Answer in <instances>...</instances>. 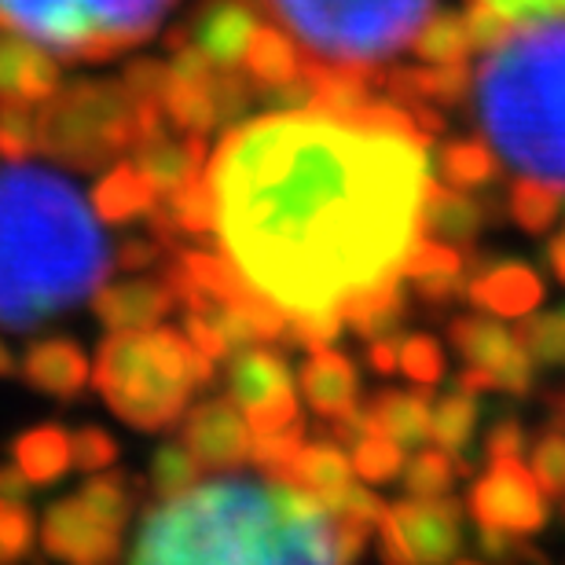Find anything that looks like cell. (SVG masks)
Here are the masks:
<instances>
[{"label": "cell", "mask_w": 565, "mask_h": 565, "mask_svg": "<svg viewBox=\"0 0 565 565\" xmlns=\"http://www.w3.org/2000/svg\"><path fill=\"white\" fill-rule=\"evenodd\" d=\"M206 177L221 250L287 316H342L353 294L404 279L426 239V132L390 99L235 121Z\"/></svg>", "instance_id": "obj_1"}, {"label": "cell", "mask_w": 565, "mask_h": 565, "mask_svg": "<svg viewBox=\"0 0 565 565\" xmlns=\"http://www.w3.org/2000/svg\"><path fill=\"white\" fill-rule=\"evenodd\" d=\"M132 562H342L338 518L294 481L213 478L143 511Z\"/></svg>", "instance_id": "obj_2"}, {"label": "cell", "mask_w": 565, "mask_h": 565, "mask_svg": "<svg viewBox=\"0 0 565 565\" xmlns=\"http://www.w3.org/2000/svg\"><path fill=\"white\" fill-rule=\"evenodd\" d=\"M110 250L93 202L38 166L0 169V323L30 331L93 298Z\"/></svg>", "instance_id": "obj_3"}, {"label": "cell", "mask_w": 565, "mask_h": 565, "mask_svg": "<svg viewBox=\"0 0 565 565\" xmlns=\"http://www.w3.org/2000/svg\"><path fill=\"white\" fill-rule=\"evenodd\" d=\"M484 140L518 173L565 188V11L518 19L473 74Z\"/></svg>", "instance_id": "obj_4"}, {"label": "cell", "mask_w": 565, "mask_h": 565, "mask_svg": "<svg viewBox=\"0 0 565 565\" xmlns=\"http://www.w3.org/2000/svg\"><path fill=\"white\" fill-rule=\"evenodd\" d=\"M217 364L177 327L110 331L96 349L93 382L107 408L132 429L162 434L184 419L191 397L210 386Z\"/></svg>", "instance_id": "obj_5"}, {"label": "cell", "mask_w": 565, "mask_h": 565, "mask_svg": "<svg viewBox=\"0 0 565 565\" xmlns=\"http://www.w3.org/2000/svg\"><path fill=\"white\" fill-rule=\"evenodd\" d=\"M309 60L379 74L415 41L434 0H262Z\"/></svg>", "instance_id": "obj_6"}, {"label": "cell", "mask_w": 565, "mask_h": 565, "mask_svg": "<svg viewBox=\"0 0 565 565\" xmlns=\"http://www.w3.org/2000/svg\"><path fill=\"white\" fill-rule=\"evenodd\" d=\"M38 129L41 154L77 173H96L162 132L166 107L132 99L121 82H74L38 104Z\"/></svg>", "instance_id": "obj_7"}, {"label": "cell", "mask_w": 565, "mask_h": 565, "mask_svg": "<svg viewBox=\"0 0 565 565\" xmlns=\"http://www.w3.org/2000/svg\"><path fill=\"white\" fill-rule=\"evenodd\" d=\"M0 30L41 44L63 63L115 60L85 0H0Z\"/></svg>", "instance_id": "obj_8"}, {"label": "cell", "mask_w": 565, "mask_h": 565, "mask_svg": "<svg viewBox=\"0 0 565 565\" xmlns=\"http://www.w3.org/2000/svg\"><path fill=\"white\" fill-rule=\"evenodd\" d=\"M386 562H448L462 551V511L445 495H412L390 503L379 522Z\"/></svg>", "instance_id": "obj_9"}, {"label": "cell", "mask_w": 565, "mask_h": 565, "mask_svg": "<svg viewBox=\"0 0 565 565\" xmlns=\"http://www.w3.org/2000/svg\"><path fill=\"white\" fill-rule=\"evenodd\" d=\"M467 503L473 522L489 529L533 536L547 525V492L536 484L522 456L489 459V470L473 481Z\"/></svg>", "instance_id": "obj_10"}, {"label": "cell", "mask_w": 565, "mask_h": 565, "mask_svg": "<svg viewBox=\"0 0 565 565\" xmlns=\"http://www.w3.org/2000/svg\"><path fill=\"white\" fill-rule=\"evenodd\" d=\"M180 440L195 456V462L210 473H232L250 462L254 434L250 419L232 397H210L184 412L180 419Z\"/></svg>", "instance_id": "obj_11"}, {"label": "cell", "mask_w": 565, "mask_h": 565, "mask_svg": "<svg viewBox=\"0 0 565 565\" xmlns=\"http://www.w3.org/2000/svg\"><path fill=\"white\" fill-rule=\"evenodd\" d=\"M41 544L52 558L74 565H104L121 555V525L99 518L82 495L52 503L41 522Z\"/></svg>", "instance_id": "obj_12"}, {"label": "cell", "mask_w": 565, "mask_h": 565, "mask_svg": "<svg viewBox=\"0 0 565 565\" xmlns=\"http://www.w3.org/2000/svg\"><path fill=\"white\" fill-rule=\"evenodd\" d=\"M448 342L473 367L492 371L500 390L529 393L533 390V356L518 342L514 331H507L492 316H459L448 327Z\"/></svg>", "instance_id": "obj_13"}, {"label": "cell", "mask_w": 565, "mask_h": 565, "mask_svg": "<svg viewBox=\"0 0 565 565\" xmlns=\"http://www.w3.org/2000/svg\"><path fill=\"white\" fill-rule=\"evenodd\" d=\"M177 290L166 276H132L118 282H99L93 294V312L107 331H143L162 323L177 309Z\"/></svg>", "instance_id": "obj_14"}, {"label": "cell", "mask_w": 565, "mask_h": 565, "mask_svg": "<svg viewBox=\"0 0 565 565\" xmlns=\"http://www.w3.org/2000/svg\"><path fill=\"white\" fill-rule=\"evenodd\" d=\"M228 364H232L228 397L239 404L246 419L298 401V393H294V371L287 367V360H282L276 349L246 345L239 353L228 356Z\"/></svg>", "instance_id": "obj_15"}, {"label": "cell", "mask_w": 565, "mask_h": 565, "mask_svg": "<svg viewBox=\"0 0 565 565\" xmlns=\"http://www.w3.org/2000/svg\"><path fill=\"white\" fill-rule=\"evenodd\" d=\"M129 162L140 169L147 184L154 188V195H169L184 180L199 177L210 162L206 137L202 132H169V126L154 137L140 140L129 151Z\"/></svg>", "instance_id": "obj_16"}, {"label": "cell", "mask_w": 565, "mask_h": 565, "mask_svg": "<svg viewBox=\"0 0 565 565\" xmlns=\"http://www.w3.org/2000/svg\"><path fill=\"white\" fill-rule=\"evenodd\" d=\"M60 88V60L19 33L0 38V104H44Z\"/></svg>", "instance_id": "obj_17"}, {"label": "cell", "mask_w": 565, "mask_h": 565, "mask_svg": "<svg viewBox=\"0 0 565 565\" xmlns=\"http://www.w3.org/2000/svg\"><path fill=\"white\" fill-rule=\"evenodd\" d=\"M257 30V15L246 0H206L188 26V38L206 52L213 66H239Z\"/></svg>", "instance_id": "obj_18"}, {"label": "cell", "mask_w": 565, "mask_h": 565, "mask_svg": "<svg viewBox=\"0 0 565 565\" xmlns=\"http://www.w3.org/2000/svg\"><path fill=\"white\" fill-rule=\"evenodd\" d=\"M22 375L33 390L49 393V397L74 401L93 379V364L74 338H38L22 356Z\"/></svg>", "instance_id": "obj_19"}, {"label": "cell", "mask_w": 565, "mask_h": 565, "mask_svg": "<svg viewBox=\"0 0 565 565\" xmlns=\"http://www.w3.org/2000/svg\"><path fill=\"white\" fill-rule=\"evenodd\" d=\"M301 397L305 404L320 415V419H338L345 415L349 408H356V397H360V379H356V367L353 360L342 356L338 349L331 345H320L312 349L309 360L301 367Z\"/></svg>", "instance_id": "obj_20"}, {"label": "cell", "mask_w": 565, "mask_h": 565, "mask_svg": "<svg viewBox=\"0 0 565 565\" xmlns=\"http://www.w3.org/2000/svg\"><path fill=\"white\" fill-rule=\"evenodd\" d=\"M467 298L492 316H514V320H522V316H529L544 301V282L536 279L533 268L518 262L484 265L467 282Z\"/></svg>", "instance_id": "obj_21"}, {"label": "cell", "mask_w": 565, "mask_h": 565, "mask_svg": "<svg viewBox=\"0 0 565 565\" xmlns=\"http://www.w3.org/2000/svg\"><path fill=\"white\" fill-rule=\"evenodd\" d=\"M282 481H294L298 489L312 492L323 507H331L349 484H353V459L345 456L338 440H305L298 456L290 459Z\"/></svg>", "instance_id": "obj_22"}, {"label": "cell", "mask_w": 565, "mask_h": 565, "mask_svg": "<svg viewBox=\"0 0 565 565\" xmlns=\"http://www.w3.org/2000/svg\"><path fill=\"white\" fill-rule=\"evenodd\" d=\"M484 210L481 202H473L467 191L448 188L445 180L434 184L429 180L426 199H423V228L429 239L451 243V246H470L478 239V232L484 228Z\"/></svg>", "instance_id": "obj_23"}, {"label": "cell", "mask_w": 565, "mask_h": 565, "mask_svg": "<svg viewBox=\"0 0 565 565\" xmlns=\"http://www.w3.org/2000/svg\"><path fill=\"white\" fill-rule=\"evenodd\" d=\"M404 279H412L415 294L429 305H448L459 294H467V279H462V254L451 243L426 239L415 246L412 257L404 262Z\"/></svg>", "instance_id": "obj_24"}, {"label": "cell", "mask_w": 565, "mask_h": 565, "mask_svg": "<svg viewBox=\"0 0 565 565\" xmlns=\"http://www.w3.org/2000/svg\"><path fill=\"white\" fill-rule=\"evenodd\" d=\"M305 49L298 41L290 38L282 26H262L257 22L250 44H246V55H243V66H246V77L257 93H273V88L294 82L305 66Z\"/></svg>", "instance_id": "obj_25"}, {"label": "cell", "mask_w": 565, "mask_h": 565, "mask_svg": "<svg viewBox=\"0 0 565 565\" xmlns=\"http://www.w3.org/2000/svg\"><path fill=\"white\" fill-rule=\"evenodd\" d=\"M93 11V22L110 44V52L137 49L158 30V22L166 19V11L173 8V0H85Z\"/></svg>", "instance_id": "obj_26"}, {"label": "cell", "mask_w": 565, "mask_h": 565, "mask_svg": "<svg viewBox=\"0 0 565 565\" xmlns=\"http://www.w3.org/2000/svg\"><path fill=\"white\" fill-rule=\"evenodd\" d=\"M158 202L154 188L132 162H115L93 188V210L107 224H132L143 221Z\"/></svg>", "instance_id": "obj_27"}, {"label": "cell", "mask_w": 565, "mask_h": 565, "mask_svg": "<svg viewBox=\"0 0 565 565\" xmlns=\"http://www.w3.org/2000/svg\"><path fill=\"white\" fill-rule=\"evenodd\" d=\"M364 408H367L371 434H386L390 440H397L401 448H415V445H423V440H429L434 408H429L426 393L382 390Z\"/></svg>", "instance_id": "obj_28"}, {"label": "cell", "mask_w": 565, "mask_h": 565, "mask_svg": "<svg viewBox=\"0 0 565 565\" xmlns=\"http://www.w3.org/2000/svg\"><path fill=\"white\" fill-rule=\"evenodd\" d=\"M11 459L26 473L30 484H55L66 470L74 467L71 434L63 426H38L15 437Z\"/></svg>", "instance_id": "obj_29"}, {"label": "cell", "mask_w": 565, "mask_h": 565, "mask_svg": "<svg viewBox=\"0 0 565 565\" xmlns=\"http://www.w3.org/2000/svg\"><path fill=\"white\" fill-rule=\"evenodd\" d=\"M404 290H401V279H390V282H379V287H367L353 294L345 305H342V323L353 327L360 338H382V334H393L397 323L404 320Z\"/></svg>", "instance_id": "obj_30"}, {"label": "cell", "mask_w": 565, "mask_h": 565, "mask_svg": "<svg viewBox=\"0 0 565 565\" xmlns=\"http://www.w3.org/2000/svg\"><path fill=\"white\" fill-rule=\"evenodd\" d=\"M437 169L448 188L473 191L489 188L500 177V158L489 140H448L437 151Z\"/></svg>", "instance_id": "obj_31"}, {"label": "cell", "mask_w": 565, "mask_h": 565, "mask_svg": "<svg viewBox=\"0 0 565 565\" xmlns=\"http://www.w3.org/2000/svg\"><path fill=\"white\" fill-rule=\"evenodd\" d=\"M562 206H565V188L525 173L514 180L511 195H507V213L525 232H547L562 217Z\"/></svg>", "instance_id": "obj_32"}, {"label": "cell", "mask_w": 565, "mask_h": 565, "mask_svg": "<svg viewBox=\"0 0 565 565\" xmlns=\"http://www.w3.org/2000/svg\"><path fill=\"white\" fill-rule=\"evenodd\" d=\"M412 52L419 63H459L470 60L473 41H470V26L467 19L456 15V11H440V15H429L423 22V30L415 33Z\"/></svg>", "instance_id": "obj_33"}, {"label": "cell", "mask_w": 565, "mask_h": 565, "mask_svg": "<svg viewBox=\"0 0 565 565\" xmlns=\"http://www.w3.org/2000/svg\"><path fill=\"white\" fill-rule=\"evenodd\" d=\"M473 426H478V404L470 401V393H448L434 404V419H429V437L451 456H462V448L470 445ZM462 462V459H459ZM462 473H470V462H462Z\"/></svg>", "instance_id": "obj_34"}, {"label": "cell", "mask_w": 565, "mask_h": 565, "mask_svg": "<svg viewBox=\"0 0 565 565\" xmlns=\"http://www.w3.org/2000/svg\"><path fill=\"white\" fill-rule=\"evenodd\" d=\"M77 495L93 507L99 518L115 525H126L132 518V507L140 500V481L129 478V473H104V478H88Z\"/></svg>", "instance_id": "obj_35"}, {"label": "cell", "mask_w": 565, "mask_h": 565, "mask_svg": "<svg viewBox=\"0 0 565 565\" xmlns=\"http://www.w3.org/2000/svg\"><path fill=\"white\" fill-rule=\"evenodd\" d=\"M514 334L525 345V353L533 356V364H565V305L555 312L522 316V327Z\"/></svg>", "instance_id": "obj_36"}, {"label": "cell", "mask_w": 565, "mask_h": 565, "mask_svg": "<svg viewBox=\"0 0 565 565\" xmlns=\"http://www.w3.org/2000/svg\"><path fill=\"white\" fill-rule=\"evenodd\" d=\"M462 473V462L445 448H423L415 451L412 462L404 467V484H408V495H445Z\"/></svg>", "instance_id": "obj_37"}, {"label": "cell", "mask_w": 565, "mask_h": 565, "mask_svg": "<svg viewBox=\"0 0 565 565\" xmlns=\"http://www.w3.org/2000/svg\"><path fill=\"white\" fill-rule=\"evenodd\" d=\"M353 473L364 484H386L404 470V451L386 434H364L353 445Z\"/></svg>", "instance_id": "obj_38"}, {"label": "cell", "mask_w": 565, "mask_h": 565, "mask_svg": "<svg viewBox=\"0 0 565 565\" xmlns=\"http://www.w3.org/2000/svg\"><path fill=\"white\" fill-rule=\"evenodd\" d=\"M41 154L38 104H0V158L22 162Z\"/></svg>", "instance_id": "obj_39"}, {"label": "cell", "mask_w": 565, "mask_h": 565, "mask_svg": "<svg viewBox=\"0 0 565 565\" xmlns=\"http://www.w3.org/2000/svg\"><path fill=\"white\" fill-rule=\"evenodd\" d=\"M199 473H202V467L188 451L184 440H180V445H162L154 451L147 481H151V492L158 500H166V495H180L184 489H191V484L199 481Z\"/></svg>", "instance_id": "obj_40"}, {"label": "cell", "mask_w": 565, "mask_h": 565, "mask_svg": "<svg viewBox=\"0 0 565 565\" xmlns=\"http://www.w3.org/2000/svg\"><path fill=\"white\" fill-rule=\"evenodd\" d=\"M529 470L547 495L565 500V429L547 426L544 434H536L529 448Z\"/></svg>", "instance_id": "obj_41"}, {"label": "cell", "mask_w": 565, "mask_h": 565, "mask_svg": "<svg viewBox=\"0 0 565 565\" xmlns=\"http://www.w3.org/2000/svg\"><path fill=\"white\" fill-rule=\"evenodd\" d=\"M401 371L419 386H437L445 379V349L429 334L401 338Z\"/></svg>", "instance_id": "obj_42"}, {"label": "cell", "mask_w": 565, "mask_h": 565, "mask_svg": "<svg viewBox=\"0 0 565 565\" xmlns=\"http://www.w3.org/2000/svg\"><path fill=\"white\" fill-rule=\"evenodd\" d=\"M33 536L38 533H33V514L26 511V503L0 495V565L26 558Z\"/></svg>", "instance_id": "obj_43"}, {"label": "cell", "mask_w": 565, "mask_h": 565, "mask_svg": "<svg viewBox=\"0 0 565 565\" xmlns=\"http://www.w3.org/2000/svg\"><path fill=\"white\" fill-rule=\"evenodd\" d=\"M71 451H74V467L85 473L107 470L118 459V440L99 426H85L71 434Z\"/></svg>", "instance_id": "obj_44"}, {"label": "cell", "mask_w": 565, "mask_h": 565, "mask_svg": "<svg viewBox=\"0 0 565 565\" xmlns=\"http://www.w3.org/2000/svg\"><path fill=\"white\" fill-rule=\"evenodd\" d=\"M121 85L129 88L132 99H143V104H162L166 88H169V63L162 60H137L121 71Z\"/></svg>", "instance_id": "obj_45"}, {"label": "cell", "mask_w": 565, "mask_h": 565, "mask_svg": "<svg viewBox=\"0 0 565 565\" xmlns=\"http://www.w3.org/2000/svg\"><path fill=\"white\" fill-rule=\"evenodd\" d=\"M462 19H467V26H470L473 52L492 49V44L507 33V26H511V19H507L503 11L492 4V0H470V8H467V15H462Z\"/></svg>", "instance_id": "obj_46"}, {"label": "cell", "mask_w": 565, "mask_h": 565, "mask_svg": "<svg viewBox=\"0 0 565 565\" xmlns=\"http://www.w3.org/2000/svg\"><path fill=\"white\" fill-rule=\"evenodd\" d=\"M169 250H173V243H166L162 235L147 232V235H132V239L121 243L115 262L121 273H147V268H154Z\"/></svg>", "instance_id": "obj_47"}, {"label": "cell", "mask_w": 565, "mask_h": 565, "mask_svg": "<svg viewBox=\"0 0 565 565\" xmlns=\"http://www.w3.org/2000/svg\"><path fill=\"white\" fill-rule=\"evenodd\" d=\"M478 551L484 558H492V562H500V558H536V551L525 544V536L507 533V529H489V525H481Z\"/></svg>", "instance_id": "obj_48"}, {"label": "cell", "mask_w": 565, "mask_h": 565, "mask_svg": "<svg viewBox=\"0 0 565 565\" xmlns=\"http://www.w3.org/2000/svg\"><path fill=\"white\" fill-rule=\"evenodd\" d=\"M180 331H184L191 342H195V349H202V353H206L213 364H221V360L232 356L228 342H224L221 331L202 312H188V320H184V327H180Z\"/></svg>", "instance_id": "obj_49"}, {"label": "cell", "mask_w": 565, "mask_h": 565, "mask_svg": "<svg viewBox=\"0 0 565 565\" xmlns=\"http://www.w3.org/2000/svg\"><path fill=\"white\" fill-rule=\"evenodd\" d=\"M525 451V426L518 419H500L484 437V459H507Z\"/></svg>", "instance_id": "obj_50"}, {"label": "cell", "mask_w": 565, "mask_h": 565, "mask_svg": "<svg viewBox=\"0 0 565 565\" xmlns=\"http://www.w3.org/2000/svg\"><path fill=\"white\" fill-rule=\"evenodd\" d=\"M367 364H371V371H379V375H393V371H401V338L397 334L371 338Z\"/></svg>", "instance_id": "obj_51"}, {"label": "cell", "mask_w": 565, "mask_h": 565, "mask_svg": "<svg viewBox=\"0 0 565 565\" xmlns=\"http://www.w3.org/2000/svg\"><path fill=\"white\" fill-rule=\"evenodd\" d=\"M507 19H533V15H551V11H565V0H492Z\"/></svg>", "instance_id": "obj_52"}, {"label": "cell", "mask_w": 565, "mask_h": 565, "mask_svg": "<svg viewBox=\"0 0 565 565\" xmlns=\"http://www.w3.org/2000/svg\"><path fill=\"white\" fill-rule=\"evenodd\" d=\"M30 489H33V484L26 481V473H22L15 462H11V467H0V495H4V500L26 503Z\"/></svg>", "instance_id": "obj_53"}, {"label": "cell", "mask_w": 565, "mask_h": 565, "mask_svg": "<svg viewBox=\"0 0 565 565\" xmlns=\"http://www.w3.org/2000/svg\"><path fill=\"white\" fill-rule=\"evenodd\" d=\"M456 390H462V393H489V390H500V382H495L492 371L467 364V371H459Z\"/></svg>", "instance_id": "obj_54"}, {"label": "cell", "mask_w": 565, "mask_h": 565, "mask_svg": "<svg viewBox=\"0 0 565 565\" xmlns=\"http://www.w3.org/2000/svg\"><path fill=\"white\" fill-rule=\"evenodd\" d=\"M547 265L558 276V282H565V228L547 243Z\"/></svg>", "instance_id": "obj_55"}, {"label": "cell", "mask_w": 565, "mask_h": 565, "mask_svg": "<svg viewBox=\"0 0 565 565\" xmlns=\"http://www.w3.org/2000/svg\"><path fill=\"white\" fill-rule=\"evenodd\" d=\"M0 375H15V356H11V349L0 342Z\"/></svg>", "instance_id": "obj_56"}]
</instances>
